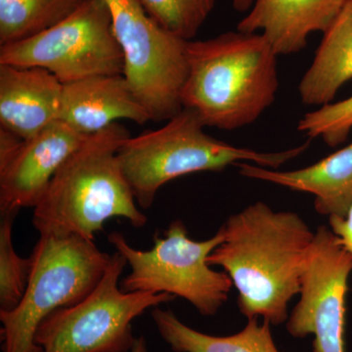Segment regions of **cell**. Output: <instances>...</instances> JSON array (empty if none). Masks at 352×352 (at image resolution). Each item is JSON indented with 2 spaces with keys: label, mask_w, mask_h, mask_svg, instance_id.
<instances>
[{
  "label": "cell",
  "mask_w": 352,
  "mask_h": 352,
  "mask_svg": "<svg viewBox=\"0 0 352 352\" xmlns=\"http://www.w3.org/2000/svg\"><path fill=\"white\" fill-rule=\"evenodd\" d=\"M224 239L208 256L239 293L238 305L248 319L263 317L271 325L288 320V305L300 282L315 233L300 215L252 204L221 227Z\"/></svg>",
  "instance_id": "1"
},
{
  "label": "cell",
  "mask_w": 352,
  "mask_h": 352,
  "mask_svg": "<svg viewBox=\"0 0 352 352\" xmlns=\"http://www.w3.org/2000/svg\"><path fill=\"white\" fill-rule=\"evenodd\" d=\"M182 107L205 126L234 131L254 124L279 88L278 54L263 34L227 32L186 43Z\"/></svg>",
  "instance_id": "2"
},
{
  "label": "cell",
  "mask_w": 352,
  "mask_h": 352,
  "mask_svg": "<svg viewBox=\"0 0 352 352\" xmlns=\"http://www.w3.org/2000/svg\"><path fill=\"white\" fill-rule=\"evenodd\" d=\"M131 133L119 122L88 136L65 161L34 210L41 236L94 241L112 219L135 228L147 223L120 168L118 152Z\"/></svg>",
  "instance_id": "3"
},
{
  "label": "cell",
  "mask_w": 352,
  "mask_h": 352,
  "mask_svg": "<svg viewBox=\"0 0 352 352\" xmlns=\"http://www.w3.org/2000/svg\"><path fill=\"white\" fill-rule=\"evenodd\" d=\"M194 111L183 108L166 126L129 138L118 160L139 207L151 208L157 191L180 176L223 170L252 163L278 168L307 150L309 142L281 152H258L212 138Z\"/></svg>",
  "instance_id": "4"
},
{
  "label": "cell",
  "mask_w": 352,
  "mask_h": 352,
  "mask_svg": "<svg viewBox=\"0 0 352 352\" xmlns=\"http://www.w3.org/2000/svg\"><path fill=\"white\" fill-rule=\"evenodd\" d=\"M29 283L19 305L0 312L2 352H43L36 342L44 319L73 307L101 281L112 256L76 236H41L31 254Z\"/></svg>",
  "instance_id": "5"
},
{
  "label": "cell",
  "mask_w": 352,
  "mask_h": 352,
  "mask_svg": "<svg viewBox=\"0 0 352 352\" xmlns=\"http://www.w3.org/2000/svg\"><path fill=\"white\" fill-rule=\"evenodd\" d=\"M223 239L220 228L210 239L191 240L179 219L171 222L163 236H155L154 245L147 251L134 249L122 233L108 236L109 243L131 267L120 282L122 291L179 296L205 316L219 312L233 286L227 273L212 270L208 261Z\"/></svg>",
  "instance_id": "6"
},
{
  "label": "cell",
  "mask_w": 352,
  "mask_h": 352,
  "mask_svg": "<svg viewBox=\"0 0 352 352\" xmlns=\"http://www.w3.org/2000/svg\"><path fill=\"white\" fill-rule=\"evenodd\" d=\"M126 265L116 252L101 281L85 300L44 319L36 333L43 352H131L136 340L132 321L175 296L122 291L120 279Z\"/></svg>",
  "instance_id": "7"
},
{
  "label": "cell",
  "mask_w": 352,
  "mask_h": 352,
  "mask_svg": "<svg viewBox=\"0 0 352 352\" xmlns=\"http://www.w3.org/2000/svg\"><path fill=\"white\" fill-rule=\"evenodd\" d=\"M0 65L47 69L63 85L124 73V53L113 34L105 0H85L50 29L0 46Z\"/></svg>",
  "instance_id": "8"
},
{
  "label": "cell",
  "mask_w": 352,
  "mask_h": 352,
  "mask_svg": "<svg viewBox=\"0 0 352 352\" xmlns=\"http://www.w3.org/2000/svg\"><path fill=\"white\" fill-rule=\"evenodd\" d=\"M124 56L127 82L151 120H168L182 110L187 76L186 41L150 17L138 0H105Z\"/></svg>",
  "instance_id": "9"
},
{
  "label": "cell",
  "mask_w": 352,
  "mask_h": 352,
  "mask_svg": "<svg viewBox=\"0 0 352 352\" xmlns=\"http://www.w3.org/2000/svg\"><path fill=\"white\" fill-rule=\"evenodd\" d=\"M352 252L332 229L315 233L300 282V300L287 320L292 337L314 336V352H346L344 324Z\"/></svg>",
  "instance_id": "10"
},
{
  "label": "cell",
  "mask_w": 352,
  "mask_h": 352,
  "mask_svg": "<svg viewBox=\"0 0 352 352\" xmlns=\"http://www.w3.org/2000/svg\"><path fill=\"white\" fill-rule=\"evenodd\" d=\"M87 138L57 120L23 139L13 154L0 162V212L36 208L58 170Z\"/></svg>",
  "instance_id": "11"
},
{
  "label": "cell",
  "mask_w": 352,
  "mask_h": 352,
  "mask_svg": "<svg viewBox=\"0 0 352 352\" xmlns=\"http://www.w3.org/2000/svg\"><path fill=\"white\" fill-rule=\"evenodd\" d=\"M119 120L138 124L151 120L124 75L90 76L63 85L60 122L89 136Z\"/></svg>",
  "instance_id": "12"
},
{
  "label": "cell",
  "mask_w": 352,
  "mask_h": 352,
  "mask_svg": "<svg viewBox=\"0 0 352 352\" xmlns=\"http://www.w3.org/2000/svg\"><path fill=\"white\" fill-rule=\"evenodd\" d=\"M63 83L47 69L0 65V127L31 138L59 120Z\"/></svg>",
  "instance_id": "13"
},
{
  "label": "cell",
  "mask_w": 352,
  "mask_h": 352,
  "mask_svg": "<svg viewBox=\"0 0 352 352\" xmlns=\"http://www.w3.org/2000/svg\"><path fill=\"white\" fill-rule=\"evenodd\" d=\"M347 0H254L240 32L263 34L279 55L295 54L314 32H324Z\"/></svg>",
  "instance_id": "14"
},
{
  "label": "cell",
  "mask_w": 352,
  "mask_h": 352,
  "mask_svg": "<svg viewBox=\"0 0 352 352\" xmlns=\"http://www.w3.org/2000/svg\"><path fill=\"white\" fill-rule=\"evenodd\" d=\"M237 166L245 177L314 194L317 212L329 217L346 219L352 207V142L302 170L276 171L252 163Z\"/></svg>",
  "instance_id": "15"
},
{
  "label": "cell",
  "mask_w": 352,
  "mask_h": 352,
  "mask_svg": "<svg viewBox=\"0 0 352 352\" xmlns=\"http://www.w3.org/2000/svg\"><path fill=\"white\" fill-rule=\"evenodd\" d=\"M311 66L298 85L305 105L332 103L338 91L352 78V0L323 32Z\"/></svg>",
  "instance_id": "16"
},
{
  "label": "cell",
  "mask_w": 352,
  "mask_h": 352,
  "mask_svg": "<svg viewBox=\"0 0 352 352\" xmlns=\"http://www.w3.org/2000/svg\"><path fill=\"white\" fill-rule=\"evenodd\" d=\"M152 318L157 332L175 352H280L270 322L249 319L241 332L227 337H215L198 332L182 323L171 310L155 307Z\"/></svg>",
  "instance_id": "17"
},
{
  "label": "cell",
  "mask_w": 352,
  "mask_h": 352,
  "mask_svg": "<svg viewBox=\"0 0 352 352\" xmlns=\"http://www.w3.org/2000/svg\"><path fill=\"white\" fill-rule=\"evenodd\" d=\"M85 0H0V46L19 43L57 25Z\"/></svg>",
  "instance_id": "18"
},
{
  "label": "cell",
  "mask_w": 352,
  "mask_h": 352,
  "mask_svg": "<svg viewBox=\"0 0 352 352\" xmlns=\"http://www.w3.org/2000/svg\"><path fill=\"white\" fill-rule=\"evenodd\" d=\"M0 312L11 311L24 296L32 258H21L13 244V223L18 212H0Z\"/></svg>",
  "instance_id": "19"
},
{
  "label": "cell",
  "mask_w": 352,
  "mask_h": 352,
  "mask_svg": "<svg viewBox=\"0 0 352 352\" xmlns=\"http://www.w3.org/2000/svg\"><path fill=\"white\" fill-rule=\"evenodd\" d=\"M166 32L192 41L212 12L217 0H138Z\"/></svg>",
  "instance_id": "20"
},
{
  "label": "cell",
  "mask_w": 352,
  "mask_h": 352,
  "mask_svg": "<svg viewBox=\"0 0 352 352\" xmlns=\"http://www.w3.org/2000/svg\"><path fill=\"white\" fill-rule=\"evenodd\" d=\"M298 129L309 138H321L331 147L342 144L352 131V96L305 113Z\"/></svg>",
  "instance_id": "21"
},
{
  "label": "cell",
  "mask_w": 352,
  "mask_h": 352,
  "mask_svg": "<svg viewBox=\"0 0 352 352\" xmlns=\"http://www.w3.org/2000/svg\"><path fill=\"white\" fill-rule=\"evenodd\" d=\"M331 229L352 252V207L346 219L330 217Z\"/></svg>",
  "instance_id": "22"
},
{
  "label": "cell",
  "mask_w": 352,
  "mask_h": 352,
  "mask_svg": "<svg viewBox=\"0 0 352 352\" xmlns=\"http://www.w3.org/2000/svg\"><path fill=\"white\" fill-rule=\"evenodd\" d=\"M254 0H233V7L239 12H248L252 8Z\"/></svg>",
  "instance_id": "23"
},
{
  "label": "cell",
  "mask_w": 352,
  "mask_h": 352,
  "mask_svg": "<svg viewBox=\"0 0 352 352\" xmlns=\"http://www.w3.org/2000/svg\"><path fill=\"white\" fill-rule=\"evenodd\" d=\"M131 352H148L147 342L144 337L136 338Z\"/></svg>",
  "instance_id": "24"
}]
</instances>
